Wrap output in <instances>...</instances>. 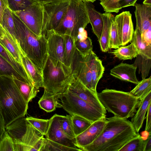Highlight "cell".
Here are the masks:
<instances>
[{
  "instance_id": "1",
  "label": "cell",
  "mask_w": 151,
  "mask_h": 151,
  "mask_svg": "<svg viewBox=\"0 0 151 151\" xmlns=\"http://www.w3.org/2000/svg\"><path fill=\"white\" fill-rule=\"evenodd\" d=\"M106 125L92 143L82 149L84 151H119L129 140L139 134L131 121L115 116L106 118Z\"/></svg>"
},
{
  "instance_id": "2",
  "label": "cell",
  "mask_w": 151,
  "mask_h": 151,
  "mask_svg": "<svg viewBox=\"0 0 151 151\" xmlns=\"http://www.w3.org/2000/svg\"><path fill=\"white\" fill-rule=\"evenodd\" d=\"M12 14L16 38L22 49L42 74L48 58L46 36L37 35L13 11Z\"/></svg>"
},
{
  "instance_id": "3",
  "label": "cell",
  "mask_w": 151,
  "mask_h": 151,
  "mask_svg": "<svg viewBox=\"0 0 151 151\" xmlns=\"http://www.w3.org/2000/svg\"><path fill=\"white\" fill-rule=\"evenodd\" d=\"M0 103L5 127L27 114L28 103L24 99L12 77L0 76Z\"/></svg>"
},
{
  "instance_id": "4",
  "label": "cell",
  "mask_w": 151,
  "mask_h": 151,
  "mask_svg": "<svg viewBox=\"0 0 151 151\" xmlns=\"http://www.w3.org/2000/svg\"><path fill=\"white\" fill-rule=\"evenodd\" d=\"M98 98L106 110L114 116L127 119L136 113L140 100L129 92L106 88L97 93Z\"/></svg>"
},
{
  "instance_id": "5",
  "label": "cell",
  "mask_w": 151,
  "mask_h": 151,
  "mask_svg": "<svg viewBox=\"0 0 151 151\" xmlns=\"http://www.w3.org/2000/svg\"><path fill=\"white\" fill-rule=\"evenodd\" d=\"M42 75L44 91L41 98L56 96L63 93L73 77L70 68L63 64L55 66L48 57Z\"/></svg>"
},
{
  "instance_id": "6",
  "label": "cell",
  "mask_w": 151,
  "mask_h": 151,
  "mask_svg": "<svg viewBox=\"0 0 151 151\" xmlns=\"http://www.w3.org/2000/svg\"><path fill=\"white\" fill-rule=\"evenodd\" d=\"M89 23L84 2L81 0H70L69 4L60 24L54 31L68 35L75 40L79 31Z\"/></svg>"
},
{
  "instance_id": "7",
  "label": "cell",
  "mask_w": 151,
  "mask_h": 151,
  "mask_svg": "<svg viewBox=\"0 0 151 151\" xmlns=\"http://www.w3.org/2000/svg\"><path fill=\"white\" fill-rule=\"evenodd\" d=\"M61 108L70 115H77L93 122L106 118V111L99 110L66 90L55 96Z\"/></svg>"
},
{
  "instance_id": "8",
  "label": "cell",
  "mask_w": 151,
  "mask_h": 151,
  "mask_svg": "<svg viewBox=\"0 0 151 151\" xmlns=\"http://www.w3.org/2000/svg\"><path fill=\"white\" fill-rule=\"evenodd\" d=\"M70 0H58L42 4V35H46L48 31L55 30L57 28L67 9Z\"/></svg>"
},
{
  "instance_id": "9",
  "label": "cell",
  "mask_w": 151,
  "mask_h": 151,
  "mask_svg": "<svg viewBox=\"0 0 151 151\" xmlns=\"http://www.w3.org/2000/svg\"><path fill=\"white\" fill-rule=\"evenodd\" d=\"M13 12L34 34L39 36L42 35V4L34 3L23 10Z\"/></svg>"
},
{
  "instance_id": "10",
  "label": "cell",
  "mask_w": 151,
  "mask_h": 151,
  "mask_svg": "<svg viewBox=\"0 0 151 151\" xmlns=\"http://www.w3.org/2000/svg\"><path fill=\"white\" fill-rule=\"evenodd\" d=\"M46 36L48 58L55 66L64 64L65 44L64 35L51 30L47 32Z\"/></svg>"
},
{
  "instance_id": "11",
  "label": "cell",
  "mask_w": 151,
  "mask_h": 151,
  "mask_svg": "<svg viewBox=\"0 0 151 151\" xmlns=\"http://www.w3.org/2000/svg\"><path fill=\"white\" fill-rule=\"evenodd\" d=\"M45 140L44 135L27 122L21 141L15 146V151H40Z\"/></svg>"
},
{
  "instance_id": "12",
  "label": "cell",
  "mask_w": 151,
  "mask_h": 151,
  "mask_svg": "<svg viewBox=\"0 0 151 151\" xmlns=\"http://www.w3.org/2000/svg\"><path fill=\"white\" fill-rule=\"evenodd\" d=\"M66 90L96 108L106 111L98 98L97 93H95L86 87L73 74Z\"/></svg>"
},
{
  "instance_id": "13",
  "label": "cell",
  "mask_w": 151,
  "mask_h": 151,
  "mask_svg": "<svg viewBox=\"0 0 151 151\" xmlns=\"http://www.w3.org/2000/svg\"><path fill=\"white\" fill-rule=\"evenodd\" d=\"M62 115L57 114L50 119V124L47 132L45 135L46 138L67 147L82 151L75 145V140L69 139L62 129L61 119Z\"/></svg>"
},
{
  "instance_id": "14",
  "label": "cell",
  "mask_w": 151,
  "mask_h": 151,
  "mask_svg": "<svg viewBox=\"0 0 151 151\" xmlns=\"http://www.w3.org/2000/svg\"><path fill=\"white\" fill-rule=\"evenodd\" d=\"M121 46L131 42L134 32L132 14L128 11H124L114 17Z\"/></svg>"
},
{
  "instance_id": "15",
  "label": "cell",
  "mask_w": 151,
  "mask_h": 151,
  "mask_svg": "<svg viewBox=\"0 0 151 151\" xmlns=\"http://www.w3.org/2000/svg\"><path fill=\"white\" fill-rule=\"evenodd\" d=\"M107 121L106 118L93 122L85 130L76 137V146L82 151L83 148L92 143L102 132Z\"/></svg>"
},
{
  "instance_id": "16",
  "label": "cell",
  "mask_w": 151,
  "mask_h": 151,
  "mask_svg": "<svg viewBox=\"0 0 151 151\" xmlns=\"http://www.w3.org/2000/svg\"><path fill=\"white\" fill-rule=\"evenodd\" d=\"M71 68L72 74L86 87L93 91L91 73L85 55H81L76 49Z\"/></svg>"
},
{
  "instance_id": "17",
  "label": "cell",
  "mask_w": 151,
  "mask_h": 151,
  "mask_svg": "<svg viewBox=\"0 0 151 151\" xmlns=\"http://www.w3.org/2000/svg\"><path fill=\"white\" fill-rule=\"evenodd\" d=\"M0 43L26 70L22 62L19 45L17 39L11 34L6 28L0 23Z\"/></svg>"
},
{
  "instance_id": "18",
  "label": "cell",
  "mask_w": 151,
  "mask_h": 151,
  "mask_svg": "<svg viewBox=\"0 0 151 151\" xmlns=\"http://www.w3.org/2000/svg\"><path fill=\"white\" fill-rule=\"evenodd\" d=\"M85 57L91 73L92 91L97 93V86L103 76L104 67L102 61L93 50L86 55Z\"/></svg>"
},
{
  "instance_id": "19",
  "label": "cell",
  "mask_w": 151,
  "mask_h": 151,
  "mask_svg": "<svg viewBox=\"0 0 151 151\" xmlns=\"http://www.w3.org/2000/svg\"><path fill=\"white\" fill-rule=\"evenodd\" d=\"M137 67L134 64L121 63L114 66L110 71V74L121 80L137 85L138 80L136 71Z\"/></svg>"
},
{
  "instance_id": "20",
  "label": "cell",
  "mask_w": 151,
  "mask_h": 151,
  "mask_svg": "<svg viewBox=\"0 0 151 151\" xmlns=\"http://www.w3.org/2000/svg\"><path fill=\"white\" fill-rule=\"evenodd\" d=\"M134 6L136 28L142 33L151 27V6L136 2Z\"/></svg>"
},
{
  "instance_id": "21",
  "label": "cell",
  "mask_w": 151,
  "mask_h": 151,
  "mask_svg": "<svg viewBox=\"0 0 151 151\" xmlns=\"http://www.w3.org/2000/svg\"><path fill=\"white\" fill-rule=\"evenodd\" d=\"M85 4L89 23L93 32L98 40L100 38L103 26V21L101 13L97 11L91 2L83 1Z\"/></svg>"
},
{
  "instance_id": "22",
  "label": "cell",
  "mask_w": 151,
  "mask_h": 151,
  "mask_svg": "<svg viewBox=\"0 0 151 151\" xmlns=\"http://www.w3.org/2000/svg\"><path fill=\"white\" fill-rule=\"evenodd\" d=\"M151 103V92L140 100L138 109L132 116L131 122L135 131L138 133L142 127L147 109Z\"/></svg>"
},
{
  "instance_id": "23",
  "label": "cell",
  "mask_w": 151,
  "mask_h": 151,
  "mask_svg": "<svg viewBox=\"0 0 151 151\" xmlns=\"http://www.w3.org/2000/svg\"><path fill=\"white\" fill-rule=\"evenodd\" d=\"M23 64L31 78L34 86L38 90L43 88V79L42 74L27 56L19 45Z\"/></svg>"
},
{
  "instance_id": "24",
  "label": "cell",
  "mask_w": 151,
  "mask_h": 151,
  "mask_svg": "<svg viewBox=\"0 0 151 151\" xmlns=\"http://www.w3.org/2000/svg\"><path fill=\"white\" fill-rule=\"evenodd\" d=\"M103 26L100 38L99 40L101 50L106 52L109 49L110 28L112 19L114 16L111 13L105 12L101 14Z\"/></svg>"
},
{
  "instance_id": "25",
  "label": "cell",
  "mask_w": 151,
  "mask_h": 151,
  "mask_svg": "<svg viewBox=\"0 0 151 151\" xmlns=\"http://www.w3.org/2000/svg\"><path fill=\"white\" fill-rule=\"evenodd\" d=\"M27 121L24 117L19 118L5 127V130L12 138L15 145L20 142L26 129Z\"/></svg>"
},
{
  "instance_id": "26",
  "label": "cell",
  "mask_w": 151,
  "mask_h": 151,
  "mask_svg": "<svg viewBox=\"0 0 151 151\" xmlns=\"http://www.w3.org/2000/svg\"><path fill=\"white\" fill-rule=\"evenodd\" d=\"M12 78L24 99L28 103L36 96L39 91L32 84L14 76Z\"/></svg>"
},
{
  "instance_id": "27",
  "label": "cell",
  "mask_w": 151,
  "mask_h": 151,
  "mask_svg": "<svg viewBox=\"0 0 151 151\" xmlns=\"http://www.w3.org/2000/svg\"><path fill=\"white\" fill-rule=\"evenodd\" d=\"M131 42L133 43L135 45L139 55L144 58L151 59V45L142 40L140 32L136 28L134 31Z\"/></svg>"
},
{
  "instance_id": "28",
  "label": "cell",
  "mask_w": 151,
  "mask_h": 151,
  "mask_svg": "<svg viewBox=\"0 0 151 151\" xmlns=\"http://www.w3.org/2000/svg\"><path fill=\"white\" fill-rule=\"evenodd\" d=\"M0 55L6 60L24 78L31 83L33 82L27 71L19 63L8 50L0 43Z\"/></svg>"
},
{
  "instance_id": "29",
  "label": "cell",
  "mask_w": 151,
  "mask_h": 151,
  "mask_svg": "<svg viewBox=\"0 0 151 151\" xmlns=\"http://www.w3.org/2000/svg\"><path fill=\"white\" fill-rule=\"evenodd\" d=\"M111 53L119 60H132L139 55L137 49L132 42L127 46L119 47Z\"/></svg>"
},
{
  "instance_id": "30",
  "label": "cell",
  "mask_w": 151,
  "mask_h": 151,
  "mask_svg": "<svg viewBox=\"0 0 151 151\" xmlns=\"http://www.w3.org/2000/svg\"><path fill=\"white\" fill-rule=\"evenodd\" d=\"M64 36L65 44L64 63L65 66L71 68L73 60L76 50L75 45V40L70 36Z\"/></svg>"
},
{
  "instance_id": "31",
  "label": "cell",
  "mask_w": 151,
  "mask_h": 151,
  "mask_svg": "<svg viewBox=\"0 0 151 151\" xmlns=\"http://www.w3.org/2000/svg\"><path fill=\"white\" fill-rule=\"evenodd\" d=\"M151 92V77L142 79L129 92L140 100Z\"/></svg>"
},
{
  "instance_id": "32",
  "label": "cell",
  "mask_w": 151,
  "mask_h": 151,
  "mask_svg": "<svg viewBox=\"0 0 151 151\" xmlns=\"http://www.w3.org/2000/svg\"><path fill=\"white\" fill-rule=\"evenodd\" d=\"M0 76H6L12 77L14 76L17 77L18 79L33 85L24 78L14 68L0 55Z\"/></svg>"
},
{
  "instance_id": "33",
  "label": "cell",
  "mask_w": 151,
  "mask_h": 151,
  "mask_svg": "<svg viewBox=\"0 0 151 151\" xmlns=\"http://www.w3.org/2000/svg\"><path fill=\"white\" fill-rule=\"evenodd\" d=\"M71 116L73 131L76 137L85 130L93 123L79 116Z\"/></svg>"
},
{
  "instance_id": "34",
  "label": "cell",
  "mask_w": 151,
  "mask_h": 151,
  "mask_svg": "<svg viewBox=\"0 0 151 151\" xmlns=\"http://www.w3.org/2000/svg\"><path fill=\"white\" fill-rule=\"evenodd\" d=\"M145 140L139 134L129 140L119 151H144Z\"/></svg>"
},
{
  "instance_id": "35",
  "label": "cell",
  "mask_w": 151,
  "mask_h": 151,
  "mask_svg": "<svg viewBox=\"0 0 151 151\" xmlns=\"http://www.w3.org/2000/svg\"><path fill=\"white\" fill-rule=\"evenodd\" d=\"M38 103L40 107L47 112L53 111L57 108H61L55 96L41 97Z\"/></svg>"
},
{
  "instance_id": "36",
  "label": "cell",
  "mask_w": 151,
  "mask_h": 151,
  "mask_svg": "<svg viewBox=\"0 0 151 151\" xmlns=\"http://www.w3.org/2000/svg\"><path fill=\"white\" fill-rule=\"evenodd\" d=\"M26 121L38 131L43 135L46 134L50 124V119H42L32 117L25 118Z\"/></svg>"
},
{
  "instance_id": "37",
  "label": "cell",
  "mask_w": 151,
  "mask_h": 151,
  "mask_svg": "<svg viewBox=\"0 0 151 151\" xmlns=\"http://www.w3.org/2000/svg\"><path fill=\"white\" fill-rule=\"evenodd\" d=\"M73 151L78 150L69 147L45 138V142L40 151Z\"/></svg>"
},
{
  "instance_id": "38",
  "label": "cell",
  "mask_w": 151,
  "mask_h": 151,
  "mask_svg": "<svg viewBox=\"0 0 151 151\" xmlns=\"http://www.w3.org/2000/svg\"><path fill=\"white\" fill-rule=\"evenodd\" d=\"M1 24L6 28L11 34L16 37L15 28L12 11L9 8L6 9L4 11Z\"/></svg>"
},
{
  "instance_id": "39",
  "label": "cell",
  "mask_w": 151,
  "mask_h": 151,
  "mask_svg": "<svg viewBox=\"0 0 151 151\" xmlns=\"http://www.w3.org/2000/svg\"><path fill=\"white\" fill-rule=\"evenodd\" d=\"M114 17L111 22L109 33V49L118 48L120 46V43L118 32Z\"/></svg>"
},
{
  "instance_id": "40",
  "label": "cell",
  "mask_w": 151,
  "mask_h": 151,
  "mask_svg": "<svg viewBox=\"0 0 151 151\" xmlns=\"http://www.w3.org/2000/svg\"><path fill=\"white\" fill-rule=\"evenodd\" d=\"M61 122L62 129L66 136L70 139L75 140L76 136L73 131L71 115H62Z\"/></svg>"
},
{
  "instance_id": "41",
  "label": "cell",
  "mask_w": 151,
  "mask_h": 151,
  "mask_svg": "<svg viewBox=\"0 0 151 151\" xmlns=\"http://www.w3.org/2000/svg\"><path fill=\"white\" fill-rule=\"evenodd\" d=\"M75 45L77 50L82 55H85L92 50V40L88 37L85 40L75 41Z\"/></svg>"
},
{
  "instance_id": "42",
  "label": "cell",
  "mask_w": 151,
  "mask_h": 151,
  "mask_svg": "<svg viewBox=\"0 0 151 151\" xmlns=\"http://www.w3.org/2000/svg\"><path fill=\"white\" fill-rule=\"evenodd\" d=\"M136 60L139 66V73L141 72L142 79L145 78L148 75L151 68V59L144 58L138 55Z\"/></svg>"
},
{
  "instance_id": "43",
  "label": "cell",
  "mask_w": 151,
  "mask_h": 151,
  "mask_svg": "<svg viewBox=\"0 0 151 151\" xmlns=\"http://www.w3.org/2000/svg\"><path fill=\"white\" fill-rule=\"evenodd\" d=\"M0 151H15L14 142L6 130L0 139Z\"/></svg>"
},
{
  "instance_id": "44",
  "label": "cell",
  "mask_w": 151,
  "mask_h": 151,
  "mask_svg": "<svg viewBox=\"0 0 151 151\" xmlns=\"http://www.w3.org/2000/svg\"><path fill=\"white\" fill-rule=\"evenodd\" d=\"M8 2L9 8L13 12L23 10L37 3L32 0H8Z\"/></svg>"
},
{
  "instance_id": "45",
  "label": "cell",
  "mask_w": 151,
  "mask_h": 151,
  "mask_svg": "<svg viewBox=\"0 0 151 151\" xmlns=\"http://www.w3.org/2000/svg\"><path fill=\"white\" fill-rule=\"evenodd\" d=\"M119 0H101L100 4L106 12L117 13L120 10L118 5V2Z\"/></svg>"
},
{
  "instance_id": "46",
  "label": "cell",
  "mask_w": 151,
  "mask_h": 151,
  "mask_svg": "<svg viewBox=\"0 0 151 151\" xmlns=\"http://www.w3.org/2000/svg\"><path fill=\"white\" fill-rule=\"evenodd\" d=\"M145 131L151 133V103L150 104L147 111Z\"/></svg>"
},
{
  "instance_id": "47",
  "label": "cell",
  "mask_w": 151,
  "mask_h": 151,
  "mask_svg": "<svg viewBox=\"0 0 151 151\" xmlns=\"http://www.w3.org/2000/svg\"><path fill=\"white\" fill-rule=\"evenodd\" d=\"M137 0H120L118 2V5L120 9L122 8L130 6H134V4Z\"/></svg>"
},
{
  "instance_id": "48",
  "label": "cell",
  "mask_w": 151,
  "mask_h": 151,
  "mask_svg": "<svg viewBox=\"0 0 151 151\" xmlns=\"http://www.w3.org/2000/svg\"><path fill=\"white\" fill-rule=\"evenodd\" d=\"M8 8L9 7L8 0H0V23L1 24L4 11Z\"/></svg>"
},
{
  "instance_id": "49",
  "label": "cell",
  "mask_w": 151,
  "mask_h": 151,
  "mask_svg": "<svg viewBox=\"0 0 151 151\" xmlns=\"http://www.w3.org/2000/svg\"><path fill=\"white\" fill-rule=\"evenodd\" d=\"M142 40L151 45V27L141 33Z\"/></svg>"
},
{
  "instance_id": "50",
  "label": "cell",
  "mask_w": 151,
  "mask_h": 151,
  "mask_svg": "<svg viewBox=\"0 0 151 151\" xmlns=\"http://www.w3.org/2000/svg\"><path fill=\"white\" fill-rule=\"evenodd\" d=\"M5 131L4 120L2 113L1 105L0 103V139Z\"/></svg>"
},
{
  "instance_id": "51",
  "label": "cell",
  "mask_w": 151,
  "mask_h": 151,
  "mask_svg": "<svg viewBox=\"0 0 151 151\" xmlns=\"http://www.w3.org/2000/svg\"><path fill=\"white\" fill-rule=\"evenodd\" d=\"M144 151H151V133L145 140V147Z\"/></svg>"
},
{
  "instance_id": "52",
  "label": "cell",
  "mask_w": 151,
  "mask_h": 151,
  "mask_svg": "<svg viewBox=\"0 0 151 151\" xmlns=\"http://www.w3.org/2000/svg\"><path fill=\"white\" fill-rule=\"evenodd\" d=\"M87 37V34L86 31L85 29H82L79 32L77 37L76 40H83L86 39Z\"/></svg>"
},
{
  "instance_id": "53",
  "label": "cell",
  "mask_w": 151,
  "mask_h": 151,
  "mask_svg": "<svg viewBox=\"0 0 151 151\" xmlns=\"http://www.w3.org/2000/svg\"><path fill=\"white\" fill-rule=\"evenodd\" d=\"M37 3L43 4L51 2L58 0H32Z\"/></svg>"
},
{
  "instance_id": "54",
  "label": "cell",
  "mask_w": 151,
  "mask_h": 151,
  "mask_svg": "<svg viewBox=\"0 0 151 151\" xmlns=\"http://www.w3.org/2000/svg\"><path fill=\"white\" fill-rule=\"evenodd\" d=\"M143 4L151 6V0H145L143 2Z\"/></svg>"
},
{
  "instance_id": "55",
  "label": "cell",
  "mask_w": 151,
  "mask_h": 151,
  "mask_svg": "<svg viewBox=\"0 0 151 151\" xmlns=\"http://www.w3.org/2000/svg\"><path fill=\"white\" fill-rule=\"evenodd\" d=\"M83 1L90 2L92 3L93 2L96 0H81Z\"/></svg>"
},
{
  "instance_id": "56",
  "label": "cell",
  "mask_w": 151,
  "mask_h": 151,
  "mask_svg": "<svg viewBox=\"0 0 151 151\" xmlns=\"http://www.w3.org/2000/svg\"><path fill=\"white\" fill-rule=\"evenodd\" d=\"M99 0L101 1V0Z\"/></svg>"
}]
</instances>
